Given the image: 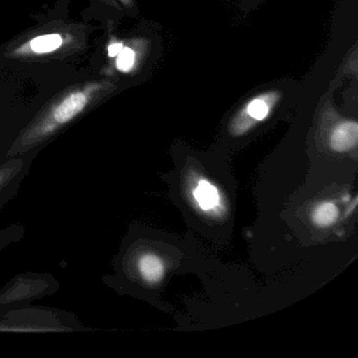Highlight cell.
I'll list each match as a JSON object with an SVG mask.
<instances>
[{"instance_id": "6da1fadb", "label": "cell", "mask_w": 358, "mask_h": 358, "mask_svg": "<svg viewBox=\"0 0 358 358\" xmlns=\"http://www.w3.org/2000/svg\"><path fill=\"white\" fill-rule=\"evenodd\" d=\"M115 89L116 85L110 80L87 81L69 87L47 104L20 131L8 150L7 158H22L31 150L47 143Z\"/></svg>"}, {"instance_id": "7a4b0ae2", "label": "cell", "mask_w": 358, "mask_h": 358, "mask_svg": "<svg viewBox=\"0 0 358 358\" xmlns=\"http://www.w3.org/2000/svg\"><path fill=\"white\" fill-rule=\"evenodd\" d=\"M76 43L77 36L74 32H69L66 28L62 30L53 29L14 45L10 56L15 58L48 57L58 52H66Z\"/></svg>"}, {"instance_id": "3957f363", "label": "cell", "mask_w": 358, "mask_h": 358, "mask_svg": "<svg viewBox=\"0 0 358 358\" xmlns=\"http://www.w3.org/2000/svg\"><path fill=\"white\" fill-rule=\"evenodd\" d=\"M280 99L278 91H267L253 96L232 118L229 124L230 135L240 137L265 120L271 114Z\"/></svg>"}, {"instance_id": "277c9868", "label": "cell", "mask_w": 358, "mask_h": 358, "mask_svg": "<svg viewBox=\"0 0 358 358\" xmlns=\"http://www.w3.org/2000/svg\"><path fill=\"white\" fill-rule=\"evenodd\" d=\"M357 123L355 121H343L331 131L329 144L334 152H347L357 145Z\"/></svg>"}, {"instance_id": "5b68a950", "label": "cell", "mask_w": 358, "mask_h": 358, "mask_svg": "<svg viewBox=\"0 0 358 358\" xmlns=\"http://www.w3.org/2000/svg\"><path fill=\"white\" fill-rule=\"evenodd\" d=\"M140 275L150 284H157L164 278L165 268L162 259L154 253H145L138 259Z\"/></svg>"}, {"instance_id": "8992f818", "label": "cell", "mask_w": 358, "mask_h": 358, "mask_svg": "<svg viewBox=\"0 0 358 358\" xmlns=\"http://www.w3.org/2000/svg\"><path fill=\"white\" fill-rule=\"evenodd\" d=\"M26 163L22 158H8L0 164V192L24 173Z\"/></svg>"}, {"instance_id": "52a82bcc", "label": "cell", "mask_w": 358, "mask_h": 358, "mask_svg": "<svg viewBox=\"0 0 358 358\" xmlns=\"http://www.w3.org/2000/svg\"><path fill=\"white\" fill-rule=\"evenodd\" d=\"M194 196L201 208L204 210L215 208L219 203V192L217 188L208 181L199 182L194 190Z\"/></svg>"}, {"instance_id": "ba28073f", "label": "cell", "mask_w": 358, "mask_h": 358, "mask_svg": "<svg viewBox=\"0 0 358 358\" xmlns=\"http://www.w3.org/2000/svg\"><path fill=\"white\" fill-rule=\"evenodd\" d=\"M338 215L336 205L331 202L320 203L312 211V221L318 227H329L336 222Z\"/></svg>"}, {"instance_id": "9c48e42d", "label": "cell", "mask_w": 358, "mask_h": 358, "mask_svg": "<svg viewBox=\"0 0 358 358\" xmlns=\"http://www.w3.org/2000/svg\"><path fill=\"white\" fill-rule=\"evenodd\" d=\"M136 52L131 47H123L120 53L117 55V68L121 72L127 73L133 70L136 64Z\"/></svg>"}, {"instance_id": "30bf717a", "label": "cell", "mask_w": 358, "mask_h": 358, "mask_svg": "<svg viewBox=\"0 0 358 358\" xmlns=\"http://www.w3.org/2000/svg\"><path fill=\"white\" fill-rule=\"evenodd\" d=\"M124 47L122 43H113L112 45L108 47V55L110 57H117L119 53H120L122 48Z\"/></svg>"}]
</instances>
